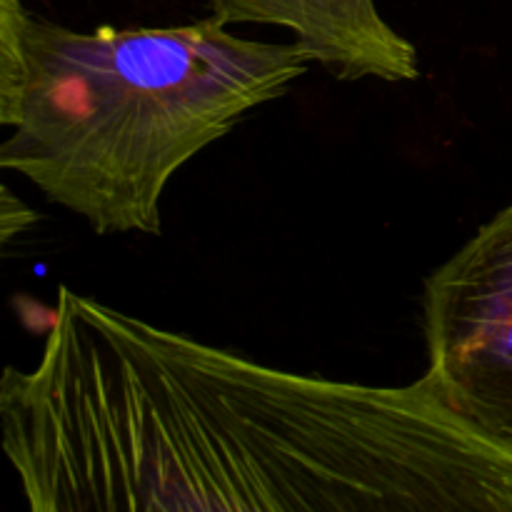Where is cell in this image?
I'll return each mask as SVG.
<instances>
[{
  "mask_svg": "<svg viewBox=\"0 0 512 512\" xmlns=\"http://www.w3.org/2000/svg\"><path fill=\"white\" fill-rule=\"evenodd\" d=\"M0 378L28 512H512V438L423 378L273 368L60 285Z\"/></svg>",
  "mask_w": 512,
  "mask_h": 512,
  "instance_id": "obj_1",
  "label": "cell"
},
{
  "mask_svg": "<svg viewBox=\"0 0 512 512\" xmlns=\"http://www.w3.org/2000/svg\"><path fill=\"white\" fill-rule=\"evenodd\" d=\"M308 68L213 15L73 30L0 0V165L98 235H160L170 178Z\"/></svg>",
  "mask_w": 512,
  "mask_h": 512,
  "instance_id": "obj_2",
  "label": "cell"
},
{
  "mask_svg": "<svg viewBox=\"0 0 512 512\" xmlns=\"http://www.w3.org/2000/svg\"><path fill=\"white\" fill-rule=\"evenodd\" d=\"M423 333L433 393L512 438V203L425 278Z\"/></svg>",
  "mask_w": 512,
  "mask_h": 512,
  "instance_id": "obj_3",
  "label": "cell"
},
{
  "mask_svg": "<svg viewBox=\"0 0 512 512\" xmlns=\"http://www.w3.org/2000/svg\"><path fill=\"white\" fill-rule=\"evenodd\" d=\"M223 25H278L293 33L310 63L338 80L413 83L418 48L380 15L375 0H208Z\"/></svg>",
  "mask_w": 512,
  "mask_h": 512,
  "instance_id": "obj_4",
  "label": "cell"
},
{
  "mask_svg": "<svg viewBox=\"0 0 512 512\" xmlns=\"http://www.w3.org/2000/svg\"><path fill=\"white\" fill-rule=\"evenodd\" d=\"M0 215H3V228H0L3 243H8L13 235L28 230L38 220V213L33 208H28L25 203H20V200H15L10 188H3V208H0Z\"/></svg>",
  "mask_w": 512,
  "mask_h": 512,
  "instance_id": "obj_5",
  "label": "cell"
}]
</instances>
